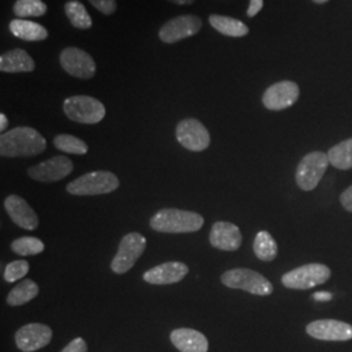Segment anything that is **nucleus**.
<instances>
[{
  "label": "nucleus",
  "mask_w": 352,
  "mask_h": 352,
  "mask_svg": "<svg viewBox=\"0 0 352 352\" xmlns=\"http://www.w3.org/2000/svg\"><path fill=\"white\" fill-rule=\"evenodd\" d=\"M167 1L174 3V4H177V6H190V4H193L196 0H167Z\"/></svg>",
  "instance_id": "obj_37"
},
{
  "label": "nucleus",
  "mask_w": 352,
  "mask_h": 352,
  "mask_svg": "<svg viewBox=\"0 0 352 352\" xmlns=\"http://www.w3.org/2000/svg\"><path fill=\"white\" fill-rule=\"evenodd\" d=\"M331 277V272L324 264L299 266L282 277V285L291 289H309L324 285Z\"/></svg>",
  "instance_id": "obj_6"
},
{
  "label": "nucleus",
  "mask_w": 352,
  "mask_h": 352,
  "mask_svg": "<svg viewBox=\"0 0 352 352\" xmlns=\"http://www.w3.org/2000/svg\"><path fill=\"white\" fill-rule=\"evenodd\" d=\"M314 1L317 3V4H324V3H327L329 0H314Z\"/></svg>",
  "instance_id": "obj_38"
},
{
  "label": "nucleus",
  "mask_w": 352,
  "mask_h": 352,
  "mask_svg": "<svg viewBox=\"0 0 352 352\" xmlns=\"http://www.w3.org/2000/svg\"><path fill=\"white\" fill-rule=\"evenodd\" d=\"M74 171V162L65 155H56L28 170V175L42 183L63 180Z\"/></svg>",
  "instance_id": "obj_13"
},
{
  "label": "nucleus",
  "mask_w": 352,
  "mask_h": 352,
  "mask_svg": "<svg viewBox=\"0 0 352 352\" xmlns=\"http://www.w3.org/2000/svg\"><path fill=\"white\" fill-rule=\"evenodd\" d=\"M46 151V140L30 126H16L0 136V154L7 158L34 157Z\"/></svg>",
  "instance_id": "obj_1"
},
{
  "label": "nucleus",
  "mask_w": 352,
  "mask_h": 352,
  "mask_svg": "<svg viewBox=\"0 0 352 352\" xmlns=\"http://www.w3.org/2000/svg\"><path fill=\"white\" fill-rule=\"evenodd\" d=\"M120 184L118 176L110 171H93L80 176L67 186V190L75 196H97L111 193Z\"/></svg>",
  "instance_id": "obj_3"
},
{
  "label": "nucleus",
  "mask_w": 352,
  "mask_h": 352,
  "mask_svg": "<svg viewBox=\"0 0 352 352\" xmlns=\"http://www.w3.org/2000/svg\"><path fill=\"white\" fill-rule=\"evenodd\" d=\"M253 251L258 260L270 263L277 257V241L267 231H260L253 241Z\"/></svg>",
  "instance_id": "obj_24"
},
{
  "label": "nucleus",
  "mask_w": 352,
  "mask_h": 352,
  "mask_svg": "<svg viewBox=\"0 0 352 352\" xmlns=\"http://www.w3.org/2000/svg\"><path fill=\"white\" fill-rule=\"evenodd\" d=\"M59 62L68 75L76 78L89 80L97 72V64L91 55L78 47H67L59 55Z\"/></svg>",
  "instance_id": "obj_11"
},
{
  "label": "nucleus",
  "mask_w": 352,
  "mask_h": 352,
  "mask_svg": "<svg viewBox=\"0 0 352 352\" xmlns=\"http://www.w3.org/2000/svg\"><path fill=\"white\" fill-rule=\"evenodd\" d=\"M210 244L219 251H238L243 241L239 227L230 222H215L210 231Z\"/></svg>",
  "instance_id": "obj_16"
},
{
  "label": "nucleus",
  "mask_w": 352,
  "mask_h": 352,
  "mask_svg": "<svg viewBox=\"0 0 352 352\" xmlns=\"http://www.w3.org/2000/svg\"><path fill=\"white\" fill-rule=\"evenodd\" d=\"M264 7V0H250V6L247 10V16L248 17H254L257 16L260 11Z\"/></svg>",
  "instance_id": "obj_33"
},
{
  "label": "nucleus",
  "mask_w": 352,
  "mask_h": 352,
  "mask_svg": "<svg viewBox=\"0 0 352 352\" xmlns=\"http://www.w3.org/2000/svg\"><path fill=\"white\" fill-rule=\"evenodd\" d=\"M52 340V330L43 324H28L16 331V346L23 352H34L46 347Z\"/></svg>",
  "instance_id": "obj_15"
},
{
  "label": "nucleus",
  "mask_w": 352,
  "mask_h": 352,
  "mask_svg": "<svg viewBox=\"0 0 352 352\" xmlns=\"http://www.w3.org/2000/svg\"><path fill=\"white\" fill-rule=\"evenodd\" d=\"M38 292H39V287L37 283L32 279H25L11 289L7 298V302L12 307L24 305L26 302L33 300L34 298H37Z\"/></svg>",
  "instance_id": "obj_25"
},
{
  "label": "nucleus",
  "mask_w": 352,
  "mask_h": 352,
  "mask_svg": "<svg viewBox=\"0 0 352 352\" xmlns=\"http://www.w3.org/2000/svg\"><path fill=\"white\" fill-rule=\"evenodd\" d=\"M170 340L180 352H208L209 350V342L206 337L195 329H175L170 334Z\"/></svg>",
  "instance_id": "obj_19"
},
{
  "label": "nucleus",
  "mask_w": 352,
  "mask_h": 352,
  "mask_svg": "<svg viewBox=\"0 0 352 352\" xmlns=\"http://www.w3.org/2000/svg\"><path fill=\"white\" fill-rule=\"evenodd\" d=\"M329 157L322 151H312L307 154L296 168V184L299 188L311 192L320 184L329 167Z\"/></svg>",
  "instance_id": "obj_7"
},
{
  "label": "nucleus",
  "mask_w": 352,
  "mask_h": 352,
  "mask_svg": "<svg viewBox=\"0 0 352 352\" xmlns=\"http://www.w3.org/2000/svg\"><path fill=\"white\" fill-rule=\"evenodd\" d=\"M201 29L202 20L199 16L183 14L164 23L162 28L160 29L158 36L164 43L173 45L186 38L196 36Z\"/></svg>",
  "instance_id": "obj_9"
},
{
  "label": "nucleus",
  "mask_w": 352,
  "mask_h": 352,
  "mask_svg": "<svg viewBox=\"0 0 352 352\" xmlns=\"http://www.w3.org/2000/svg\"><path fill=\"white\" fill-rule=\"evenodd\" d=\"M188 266L179 261L157 265L144 274V280L151 285H174L188 274Z\"/></svg>",
  "instance_id": "obj_18"
},
{
  "label": "nucleus",
  "mask_w": 352,
  "mask_h": 352,
  "mask_svg": "<svg viewBox=\"0 0 352 352\" xmlns=\"http://www.w3.org/2000/svg\"><path fill=\"white\" fill-rule=\"evenodd\" d=\"M314 299L317 302H329L333 299V295L330 292H325V291H321V292H316L314 294Z\"/></svg>",
  "instance_id": "obj_35"
},
{
  "label": "nucleus",
  "mask_w": 352,
  "mask_h": 352,
  "mask_svg": "<svg viewBox=\"0 0 352 352\" xmlns=\"http://www.w3.org/2000/svg\"><path fill=\"white\" fill-rule=\"evenodd\" d=\"M146 248V239L139 232L126 234L119 244V250L111 261V269L116 274H124L138 263Z\"/></svg>",
  "instance_id": "obj_8"
},
{
  "label": "nucleus",
  "mask_w": 352,
  "mask_h": 352,
  "mask_svg": "<svg viewBox=\"0 0 352 352\" xmlns=\"http://www.w3.org/2000/svg\"><path fill=\"white\" fill-rule=\"evenodd\" d=\"M62 352H88V344L82 338H75L68 346H65Z\"/></svg>",
  "instance_id": "obj_32"
},
{
  "label": "nucleus",
  "mask_w": 352,
  "mask_h": 352,
  "mask_svg": "<svg viewBox=\"0 0 352 352\" xmlns=\"http://www.w3.org/2000/svg\"><path fill=\"white\" fill-rule=\"evenodd\" d=\"M222 283L234 289H243L252 295L269 296L273 292V285L260 273L251 269H232L222 274Z\"/></svg>",
  "instance_id": "obj_4"
},
{
  "label": "nucleus",
  "mask_w": 352,
  "mask_h": 352,
  "mask_svg": "<svg viewBox=\"0 0 352 352\" xmlns=\"http://www.w3.org/2000/svg\"><path fill=\"white\" fill-rule=\"evenodd\" d=\"M209 23L214 30L227 37H245L250 33V28L238 19H232L222 14H210Z\"/></svg>",
  "instance_id": "obj_22"
},
{
  "label": "nucleus",
  "mask_w": 352,
  "mask_h": 352,
  "mask_svg": "<svg viewBox=\"0 0 352 352\" xmlns=\"http://www.w3.org/2000/svg\"><path fill=\"white\" fill-rule=\"evenodd\" d=\"M340 204L343 205V208L347 212H351L352 213V186L340 195Z\"/></svg>",
  "instance_id": "obj_34"
},
{
  "label": "nucleus",
  "mask_w": 352,
  "mask_h": 352,
  "mask_svg": "<svg viewBox=\"0 0 352 352\" xmlns=\"http://www.w3.org/2000/svg\"><path fill=\"white\" fill-rule=\"evenodd\" d=\"M11 248L20 256H36L45 251V244L34 236H24L12 241Z\"/></svg>",
  "instance_id": "obj_29"
},
{
  "label": "nucleus",
  "mask_w": 352,
  "mask_h": 352,
  "mask_svg": "<svg viewBox=\"0 0 352 352\" xmlns=\"http://www.w3.org/2000/svg\"><path fill=\"white\" fill-rule=\"evenodd\" d=\"M329 162L338 170L352 168V139L344 140L327 151Z\"/></svg>",
  "instance_id": "obj_26"
},
{
  "label": "nucleus",
  "mask_w": 352,
  "mask_h": 352,
  "mask_svg": "<svg viewBox=\"0 0 352 352\" xmlns=\"http://www.w3.org/2000/svg\"><path fill=\"white\" fill-rule=\"evenodd\" d=\"M176 140L179 144L190 151H206L210 145V135L200 120L188 118L176 126Z\"/></svg>",
  "instance_id": "obj_10"
},
{
  "label": "nucleus",
  "mask_w": 352,
  "mask_h": 352,
  "mask_svg": "<svg viewBox=\"0 0 352 352\" xmlns=\"http://www.w3.org/2000/svg\"><path fill=\"white\" fill-rule=\"evenodd\" d=\"M6 212L12 219L13 223L21 228H25L29 231H33L39 225L38 215L33 208L24 200L23 197L17 195H11L4 201Z\"/></svg>",
  "instance_id": "obj_17"
},
{
  "label": "nucleus",
  "mask_w": 352,
  "mask_h": 352,
  "mask_svg": "<svg viewBox=\"0 0 352 352\" xmlns=\"http://www.w3.org/2000/svg\"><path fill=\"white\" fill-rule=\"evenodd\" d=\"M47 12V6L42 0H16L13 13L17 19L41 17Z\"/></svg>",
  "instance_id": "obj_28"
},
{
  "label": "nucleus",
  "mask_w": 352,
  "mask_h": 352,
  "mask_svg": "<svg viewBox=\"0 0 352 352\" xmlns=\"http://www.w3.org/2000/svg\"><path fill=\"white\" fill-rule=\"evenodd\" d=\"M36 69V62L23 49L6 51L0 56V71L3 74H28Z\"/></svg>",
  "instance_id": "obj_20"
},
{
  "label": "nucleus",
  "mask_w": 352,
  "mask_h": 352,
  "mask_svg": "<svg viewBox=\"0 0 352 352\" xmlns=\"http://www.w3.org/2000/svg\"><path fill=\"white\" fill-rule=\"evenodd\" d=\"M7 126H8V119H7L6 113H0V131L4 133Z\"/></svg>",
  "instance_id": "obj_36"
},
{
  "label": "nucleus",
  "mask_w": 352,
  "mask_h": 352,
  "mask_svg": "<svg viewBox=\"0 0 352 352\" xmlns=\"http://www.w3.org/2000/svg\"><path fill=\"white\" fill-rule=\"evenodd\" d=\"M10 32L14 37L26 42H42L49 38V32L45 26L25 19L12 20L10 23Z\"/></svg>",
  "instance_id": "obj_21"
},
{
  "label": "nucleus",
  "mask_w": 352,
  "mask_h": 352,
  "mask_svg": "<svg viewBox=\"0 0 352 352\" xmlns=\"http://www.w3.org/2000/svg\"><path fill=\"white\" fill-rule=\"evenodd\" d=\"M204 217L195 212L180 209H161L151 217V226L154 231L166 234H188L201 230Z\"/></svg>",
  "instance_id": "obj_2"
},
{
  "label": "nucleus",
  "mask_w": 352,
  "mask_h": 352,
  "mask_svg": "<svg viewBox=\"0 0 352 352\" xmlns=\"http://www.w3.org/2000/svg\"><path fill=\"white\" fill-rule=\"evenodd\" d=\"M90 4L103 14H113L118 10L116 0H89Z\"/></svg>",
  "instance_id": "obj_31"
},
{
  "label": "nucleus",
  "mask_w": 352,
  "mask_h": 352,
  "mask_svg": "<svg viewBox=\"0 0 352 352\" xmlns=\"http://www.w3.org/2000/svg\"><path fill=\"white\" fill-rule=\"evenodd\" d=\"M307 334L312 338L327 342H347L352 340V325L338 320H316L308 324Z\"/></svg>",
  "instance_id": "obj_14"
},
{
  "label": "nucleus",
  "mask_w": 352,
  "mask_h": 352,
  "mask_svg": "<svg viewBox=\"0 0 352 352\" xmlns=\"http://www.w3.org/2000/svg\"><path fill=\"white\" fill-rule=\"evenodd\" d=\"M64 12L68 17L69 23L72 24V26H75L76 29L88 30L93 25V20L89 14L87 7L78 0L67 1L64 4Z\"/></svg>",
  "instance_id": "obj_23"
},
{
  "label": "nucleus",
  "mask_w": 352,
  "mask_h": 352,
  "mask_svg": "<svg viewBox=\"0 0 352 352\" xmlns=\"http://www.w3.org/2000/svg\"><path fill=\"white\" fill-rule=\"evenodd\" d=\"M300 89L294 81H279L265 90L263 103L267 110L280 111L294 106L299 100Z\"/></svg>",
  "instance_id": "obj_12"
},
{
  "label": "nucleus",
  "mask_w": 352,
  "mask_h": 352,
  "mask_svg": "<svg viewBox=\"0 0 352 352\" xmlns=\"http://www.w3.org/2000/svg\"><path fill=\"white\" fill-rule=\"evenodd\" d=\"M64 113L80 124H97L106 116V107L101 101L89 96H74L64 101Z\"/></svg>",
  "instance_id": "obj_5"
},
{
  "label": "nucleus",
  "mask_w": 352,
  "mask_h": 352,
  "mask_svg": "<svg viewBox=\"0 0 352 352\" xmlns=\"http://www.w3.org/2000/svg\"><path fill=\"white\" fill-rule=\"evenodd\" d=\"M54 146L58 151H63L67 154H76V155H84L87 154L89 151L88 145L85 141H82L76 136L72 135H67V133H62L58 135L54 139Z\"/></svg>",
  "instance_id": "obj_27"
},
{
  "label": "nucleus",
  "mask_w": 352,
  "mask_h": 352,
  "mask_svg": "<svg viewBox=\"0 0 352 352\" xmlns=\"http://www.w3.org/2000/svg\"><path fill=\"white\" fill-rule=\"evenodd\" d=\"M28 272H29V264L24 260H17V261H12L6 266L3 276L8 283H13V282L25 277Z\"/></svg>",
  "instance_id": "obj_30"
}]
</instances>
